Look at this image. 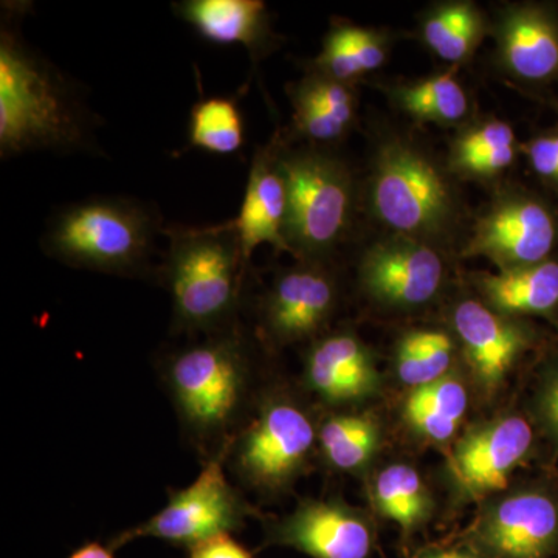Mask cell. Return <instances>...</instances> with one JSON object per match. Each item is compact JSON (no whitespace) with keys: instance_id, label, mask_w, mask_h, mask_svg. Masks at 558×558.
Returning <instances> with one entry per match:
<instances>
[{"instance_id":"obj_8","label":"cell","mask_w":558,"mask_h":558,"mask_svg":"<svg viewBox=\"0 0 558 558\" xmlns=\"http://www.w3.org/2000/svg\"><path fill=\"white\" fill-rule=\"evenodd\" d=\"M315 438L314 424L295 403L264 400L247 427L230 436L231 468L256 490H278L303 468Z\"/></svg>"},{"instance_id":"obj_34","label":"cell","mask_w":558,"mask_h":558,"mask_svg":"<svg viewBox=\"0 0 558 558\" xmlns=\"http://www.w3.org/2000/svg\"><path fill=\"white\" fill-rule=\"evenodd\" d=\"M69 558H113V549L98 542L81 546Z\"/></svg>"},{"instance_id":"obj_9","label":"cell","mask_w":558,"mask_h":558,"mask_svg":"<svg viewBox=\"0 0 558 558\" xmlns=\"http://www.w3.org/2000/svg\"><path fill=\"white\" fill-rule=\"evenodd\" d=\"M557 229L546 207L531 199L501 202L480 220L469 253L487 256L506 269L545 263Z\"/></svg>"},{"instance_id":"obj_3","label":"cell","mask_w":558,"mask_h":558,"mask_svg":"<svg viewBox=\"0 0 558 558\" xmlns=\"http://www.w3.org/2000/svg\"><path fill=\"white\" fill-rule=\"evenodd\" d=\"M156 209L131 197H90L60 209L47 223L44 252L65 266L100 274H146L163 234Z\"/></svg>"},{"instance_id":"obj_25","label":"cell","mask_w":558,"mask_h":558,"mask_svg":"<svg viewBox=\"0 0 558 558\" xmlns=\"http://www.w3.org/2000/svg\"><path fill=\"white\" fill-rule=\"evenodd\" d=\"M323 454L332 468L352 472L363 468L379 446L376 422L360 414L326 418L318 433Z\"/></svg>"},{"instance_id":"obj_22","label":"cell","mask_w":558,"mask_h":558,"mask_svg":"<svg viewBox=\"0 0 558 558\" xmlns=\"http://www.w3.org/2000/svg\"><path fill=\"white\" fill-rule=\"evenodd\" d=\"M385 58L387 50L379 33L354 25H337L326 35L322 53L314 62V72L349 84L379 69Z\"/></svg>"},{"instance_id":"obj_10","label":"cell","mask_w":558,"mask_h":558,"mask_svg":"<svg viewBox=\"0 0 558 558\" xmlns=\"http://www.w3.org/2000/svg\"><path fill=\"white\" fill-rule=\"evenodd\" d=\"M444 264L435 250L396 238L374 245L362 263V281L369 295L395 306H418L438 292Z\"/></svg>"},{"instance_id":"obj_28","label":"cell","mask_w":558,"mask_h":558,"mask_svg":"<svg viewBox=\"0 0 558 558\" xmlns=\"http://www.w3.org/2000/svg\"><path fill=\"white\" fill-rule=\"evenodd\" d=\"M515 157V135L502 121H488L459 140L454 163L459 170L476 175L505 171Z\"/></svg>"},{"instance_id":"obj_14","label":"cell","mask_w":558,"mask_h":558,"mask_svg":"<svg viewBox=\"0 0 558 558\" xmlns=\"http://www.w3.org/2000/svg\"><path fill=\"white\" fill-rule=\"evenodd\" d=\"M532 444V428L524 418L508 417L473 433L454 451V475L476 495L502 490Z\"/></svg>"},{"instance_id":"obj_31","label":"cell","mask_w":558,"mask_h":558,"mask_svg":"<svg viewBox=\"0 0 558 558\" xmlns=\"http://www.w3.org/2000/svg\"><path fill=\"white\" fill-rule=\"evenodd\" d=\"M527 156L539 175L558 182V135L534 140L529 146Z\"/></svg>"},{"instance_id":"obj_17","label":"cell","mask_w":558,"mask_h":558,"mask_svg":"<svg viewBox=\"0 0 558 558\" xmlns=\"http://www.w3.org/2000/svg\"><path fill=\"white\" fill-rule=\"evenodd\" d=\"M306 379L330 403L366 398L376 391L379 374L368 349L351 333H336L311 349Z\"/></svg>"},{"instance_id":"obj_11","label":"cell","mask_w":558,"mask_h":558,"mask_svg":"<svg viewBox=\"0 0 558 558\" xmlns=\"http://www.w3.org/2000/svg\"><path fill=\"white\" fill-rule=\"evenodd\" d=\"M281 153L278 142L258 149L250 167L240 213L236 218L223 222L236 234L247 266L253 252L260 245L269 244L277 252H290L286 240L288 189L279 167Z\"/></svg>"},{"instance_id":"obj_16","label":"cell","mask_w":558,"mask_h":558,"mask_svg":"<svg viewBox=\"0 0 558 558\" xmlns=\"http://www.w3.org/2000/svg\"><path fill=\"white\" fill-rule=\"evenodd\" d=\"M557 538V506L542 494L505 499L481 531L484 546L498 558H545Z\"/></svg>"},{"instance_id":"obj_15","label":"cell","mask_w":558,"mask_h":558,"mask_svg":"<svg viewBox=\"0 0 558 558\" xmlns=\"http://www.w3.org/2000/svg\"><path fill=\"white\" fill-rule=\"evenodd\" d=\"M172 10L202 39L244 47L255 64L277 47L269 9L260 0H182Z\"/></svg>"},{"instance_id":"obj_23","label":"cell","mask_w":558,"mask_h":558,"mask_svg":"<svg viewBox=\"0 0 558 558\" xmlns=\"http://www.w3.org/2000/svg\"><path fill=\"white\" fill-rule=\"evenodd\" d=\"M468 402V391L461 381L446 376L411 391L405 402V417L427 438L446 440L457 432Z\"/></svg>"},{"instance_id":"obj_20","label":"cell","mask_w":558,"mask_h":558,"mask_svg":"<svg viewBox=\"0 0 558 558\" xmlns=\"http://www.w3.org/2000/svg\"><path fill=\"white\" fill-rule=\"evenodd\" d=\"M293 128L315 143L336 142L355 117V97L349 84L312 73L290 90Z\"/></svg>"},{"instance_id":"obj_18","label":"cell","mask_w":558,"mask_h":558,"mask_svg":"<svg viewBox=\"0 0 558 558\" xmlns=\"http://www.w3.org/2000/svg\"><path fill=\"white\" fill-rule=\"evenodd\" d=\"M454 328L476 377L488 388L501 381L524 347L520 329L478 301L459 304Z\"/></svg>"},{"instance_id":"obj_24","label":"cell","mask_w":558,"mask_h":558,"mask_svg":"<svg viewBox=\"0 0 558 558\" xmlns=\"http://www.w3.org/2000/svg\"><path fill=\"white\" fill-rule=\"evenodd\" d=\"M189 143L215 156H233L244 146L245 123L230 97H202L191 108Z\"/></svg>"},{"instance_id":"obj_1","label":"cell","mask_w":558,"mask_h":558,"mask_svg":"<svg viewBox=\"0 0 558 558\" xmlns=\"http://www.w3.org/2000/svg\"><path fill=\"white\" fill-rule=\"evenodd\" d=\"M95 117L75 83L22 39L3 14L0 33V157L36 150L94 153Z\"/></svg>"},{"instance_id":"obj_2","label":"cell","mask_w":558,"mask_h":558,"mask_svg":"<svg viewBox=\"0 0 558 558\" xmlns=\"http://www.w3.org/2000/svg\"><path fill=\"white\" fill-rule=\"evenodd\" d=\"M160 274L172 303L175 332L215 333L234 326L247 264L240 241L223 223L171 227Z\"/></svg>"},{"instance_id":"obj_4","label":"cell","mask_w":558,"mask_h":558,"mask_svg":"<svg viewBox=\"0 0 558 558\" xmlns=\"http://www.w3.org/2000/svg\"><path fill=\"white\" fill-rule=\"evenodd\" d=\"M161 371L193 438L218 439L233 427L248 389L247 344L236 326L171 352Z\"/></svg>"},{"instance_id":"obj_26","label":"cell","mask_w":558,"mask_h":558,"mask_svg":"<svg viewBox=\"0 0 558 558\" xmlns=\"http://www.w3.org/2000/svg\"><path fill=\"white\" fill-rule=\"evenodd\" d=\"M483 20L470 3H451L436 10L425 21L424 38L429 49L444 61H464L483 36Z\"/></svg>"},{"instance_id":"obj_6","label":"cell","mask_w":558,"mask_h":558,"mask_svg":"<svg viewBox=\"0 0 558 558\" xmlns=\"http://www.w3.org/2000/svg\"><path fill=\"white\" fill-rule=\"evenodd\" d=\"M229 440L208 459L190 486L171 492L167 506L138 526L126 529L110 542L113 550L138 538H157L191 549L213 537L244 527L253 509L231 486L223 469Z\"/></svg>"},{"instance_id":"obj_35","label":"cell","mask_w":558,"mask_h":558,"mask_svg":"<svg viewBox=\"0 0 558 558\" xmlns=\"http://www.w3.org/2000/svg\"><path fill=\"white\" fill-rule=\"evenodd\" d=\"M422 558H478L461 550H429Z\"/></svg>"},{"instance_id":"obj_7","label":"cell","mask_w":558,"mask_h":558,"mask_svg":"<svg viewBox=\"0 0 558 558\" xmlns=\"http://www.w3.org/2000/svg\"><path fill=\"white\" fill-rule=\"evenodd\" d=\"M374 213L403 236H429L450 219L446 180L417 150L391 142L377 157L371 186Z\"/></svg>"},{"instance_id":"obj_21","label":"cell","mask_w":558,"mask_h":558,"mask_svg":"<svg viewBox=\"0 0 558 558\" xmlns=\"http://www.w3.org/2000/svg\"><path fill=\"white\" fill-rule=\"evenodd\" d=\"M490 304L502 312H546L558 304V264L545 260L534 266L506 269L481 278Z\"/></svg>"},{"instance_id":"obj_32","label":"cell","mask_w":558,"mask_h":558,"mask_svg":"<svg viewBox=\"0 0 558 558\" xmlns=\"http://www.w3.org/2000/svg\"><path fill=\"white\" fill-rule=\"evenodd\" d=\"M190 558H255L231 534L218 535L190 549Z\"/></svg>"},{"instance_id":"obj_19","label":"cell","mask_w":558,"mask_h":558,"mask_svg":"<svg viewBox=\"0 0 558 558\" xmlns=\"http://www.w3.org/2000/svg\"><path fill=\"white\" fill-rule=\"evenodd\" d=\"M506 68L527 81H545L558 72V27L546 11L524 7L510 11L499 31Z\"/></svg>"},{"instance_id":"obj_33","label":"cell","mask_w":558,"mask_h":558,"mask_svg":"<svg viewBox=\"0 0 558 558\" xmlns=\"http://www.w3.org/2000/svg\"><path fill=\"white\" fill-rule=\"evenodd\" d=\"M543 411H545L550 427L556 429L558 435V379L554 380L550 387L546 389L545 399H543Z\"/></svg>"},{"instance_id":"obj_12","label":"cell","mask_w":558,"mask_h":558,"mask_svg":"<svg viewBox=\"0 0 558 558\" xmlns=\"http://www.w3.org/2000/svg\"><path fill=\"white\" fill-rule=\"evenodd\" d=\"M269 542L312 558H369L373 532L362 517L337 502L311 501L271 529Z\"/></svg>"},{"instance_id":"obj_30","label":"cell","mask_w":558,"mask_h":558,"mask_svg":"<svg viewBox=\"0 0 558 558\" xmlns=\"http://www.w3.org/2000/svg\"><path fill=\"white\" fill-rule=\"evenodd\" d=\"M400 105L417 119L454 123L468 113L469 101L453 73L433 76L399 92Z\"/></svg>"},{"instance_id":"obj_29","label":"cell","mask_w":558,"mask_h":558,"mask_svg":"<svg viewBox=\"0 0 558 558\" xmlns=\"http://www.w3.org/2000/svg\"><path fill=\"white\" fill-rule=\"evenodd\" d=\"M450 337L439 330H416L399 344L398 373L409 387L418 388L447 376L451 363Z\"/></svg>"},{"instance_id":"obj_13","label":"cell","mask_w":558,"mask_h":558,"mask_svg":"<svg viewBox=\"0 0 558 558\" xmlns=\"http://www.w3.org/2000/svg\"><path fill=\"white\" fill-rule=\"evenodd\" d=\"M333 304L336 288L328 274L315 266L293 267L264 299V328L278 341L306 339L325 326Z\"/></svg>"},{"instance_id":"obj_27","label":"cell","mask_w":558,"mask_h":558,"mask_svg":"<svg viewBox=\"0 0 558 558\" xmlns=\"http://www.w3.org/2000/svg\"><path fill=\"white\" fill-rule=\"evenodd\" d=\"M377 509L400 527L413 529L428 512V497L416 470L410 465H391L374 483Z\"/></svg>"},{"instance_id":"obj_5","label":"cell","mask_w":558,"mask_h":558,"mask_svg":"<svg viewBox=\"0 0 558 558\" xmlns=\"http://www.w3.org/2000/svg\"><path fill=\"white\" fill-rule=\"evenodd\" d=\"M279 167L288 189L286 240L306 259L325 255L347 233L352 209L351 175L329 154L282 150Z\"/></svg>"}]
</instances>
